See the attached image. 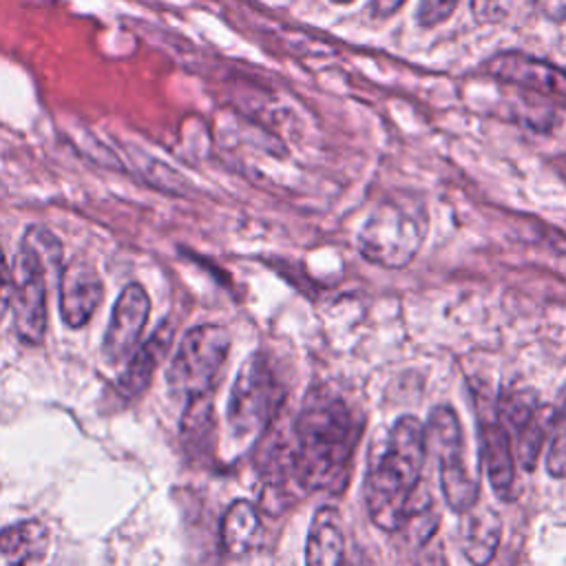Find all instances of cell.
I'll return each instance as SVG.
<instances>
[{"instance_id":"14","label":"cell","mask_w":566,"mask_h":566,"mask_svg":"<svg viewBox=\"0 0 566 566\" xmlns=\"http://www.w3.org/2000/svg\"><path fill=\"white\" fill-rule=\"evenodd\" d=\"M345 531L334 506H321L310 524L305 542V566H343Z\"/></svg>"},{"instance_id":"3","label":"cell","mask_w":566,"mask_h":566,"mask_svg":"<svg viewBox=\"0 0 566 566\" xmlns=\"http://www.w3.org/2000/svg\"><path fill=\"white\" fill-rule=\"evenodd\" d=\"M62 263L60 239L42 226H31L13 263L11 310L13 327L22 343L40 345L46 332V276Z\"/></svg>"},{"instance_id":"11","label":"cell","mask_w":566,"mask_h":566,"mask_svg":"<svg viewBox=\"0 0 566 566\" xmlns=\"http://www.w3.org/2000/svg\"><path fill=\"white\" fill-rule=\"evenodd\" d=\"M482 460L489 473L493 493L500 500H511L515 489V455L511 447V433L500 420L497 407L484 405L478 411Z\"/></svg>"},{"instance_id":"7","label":"cell","mask_w":566,"mask_h":566,"mask_svg":"<svg viewBox=\"0 0 566 566\" xmlns=\"http://www.w3.org/2000/svg\"><path fill=\"white\" fill-rule=\"evenodd\" d=\"M424 237L422 214L398 203H380L358 234L360 252L385 268H400L413 259Z\"/></svg>"},{"instance_id":"4","label":"cell","mask_w":566,"mask_h":566,"mask_svg":"<svg viewBox=\"0 0 566 566\" xmlns=\"http://www.w3.org/2000/svg\"><path fill=\"white\" fill-rule=\"evenodd\" d=\"M228 352L230 334L221 325L206 323L186 332L166 371L170 394L186 402L210 396Z\"/></svg>"},{"instance_id":"17","label":"cell","mask_w":566,"mask_h":566,"mask_svg":"<svg viewBox=\"0 0 566 566\" xmlns=\"http://www.w3.org/2000/svg\"><path fill=\"white\" fill-rule=\"evenodd\" d=\"M49 546V531L38 520H24L0 531V555L11 566H27L44 557Z\"/></svg>"},{"instance_id":"8","label":"cell","mask_w":566,"mask_h":566,"mask_svg":"<svg viewBox=\"0 0 566 566\" xmlns=\"http://www.w3.org/2000/svg\"><path fill=\"white\" fill-rule=\"evenodd\" d=\"M497 413L506 431H515V451L522 469L533 471L544 447L546 433L551 431L553 411L539 405L533 394L517 391L509 398H502Z\"/></svg>"},{"instance_id":"19","label":"cell","mask_w":566,"mask_h":566,"mask_svg":"<svg viewBox=\"0 0 566 566\" xmlns=\"http://www.w3.org/2000/svg\"><path fill=\"white\" fill-rule=\"evenodd\" d=\"M458 4H460V0H420L416 20L422 29L438 27L451 18V13L458 9Z\"/></svg>"},{"instance_id":"15","label":"cell","mask_w":566,"mask_h":566,"mask_svg":"<svg viewBox=\"0 0 566 566\" xmlns=\"http://www.w3.org/2000/svg\"><path fill=\"white\" fill-rule=\"evenodd\" d=\"M170 340H172V327L168 323H164L146 343H142L139 349L133 352L126 369L122 371V376L117 380V389H119L122 398L133 400L146 391L157 365L161 363V358L168 352Z\"/></svg>"},{"instance_id":"20","label":"cell","mask_w":566,"mask_h":566,"mask_svg":"<svg viewBox=\"0 0 566 566\" xmlns=\"http://www.w3.org/2000/svg\"><path fill=\"white\" fill-rule=\"evenodd\" d=\"M513 0H471V11L478 22H500L511 13Z\"/></svg>"},{"instance_id":"24","label":"cell","mask_w":566,"mask_h":566,"mask_svg":"<svg viewBox=\"0 0 566 566\" xmlns=\"http://www.w3.org/2000/svg\"><path fill=\"white\" fill-rule=\"evenodd\" d=\"M416 566H447L444 553L440 546H427L420 551V559Z\"/></svg>"},{"instance_id":"9","label":"cell","mask_w":566,"mask_h":566,"mask_svg":"<svg viewBox=\"0 0 566 566\" xmlns=\"http://www.w3.org/2000/svg\"><path fill=\"white\" fill-rule=\"evenodd\" d=\"M148 314L150 298L146 290L139 283L126 285L113 305L108 329L102 343V354L108 363L115 365L133 356L146 327Z\"/></svg>"},{"instance_id":"12","label":"cell","mask_w":566,"mask_h":566,"mask_svg":"<svg viewBox=\"0 0 566 566\" xmlns=\"http://www.w3.org/2000/svg\"><path fill=\"white\" fill-rule=\"evenodd\" d=\"M104 298V283L86 261L71 263L60 276V314L62 321L77 329L88 323Z\"/></svg>"},{"instance_id":"1","label":"cell","mask_w":566,"mask_h":566,"mask_svg":"<svg viewBox=\"0 0 566 566\" xmlns=\"http://www.w3.org/2000/svg\"><path fill=\"white\" fill-rule=\"evenodd\" d=\"M360 418L327 387L312 389L294 422L292 471L307 491H334L345 482L360 436Z\"/></svg>"},{"instance_id":"10","label":"cell","mask_w":566,"mask_h":566,"mask_svg":"<svg viewBox=\"0 0 566 566\" xmlns=\"http://www.w3.org/2000/svg\"><path fill=\"white\" fill-rule=\"evenodd\" d=\"M484 73L548 97H566V71L522 51H500L484 62Z\"/></svg>"},{"instance_id":"18","label":"cell","mask_w":566,"mask_h":566,"mask_svg":"<svg viewBox=\"0 0 566 566\" xmlns=\"http://www.w3.org/2000/svg\"><path fill=\"white\" fill-rule=\"evenodd\" d=\"M551 440L546 451V471L553 478H566V389L551 420Z\"/></svg>"},{"instance_id":"22","label":"cell","mask_w":566,"mask_h":566,"mask_svg":"<svg viewBox=\"0 0 566 566\" xmlns=\"http://www.w3.org/2000/svg\"><path fill=\"white\" fill-rule=\"evenodd\" d=\"M537 11L551 22H566V0H535Z\"/></svg>"},{"instance_id":"21","label":"cell","mask_w":566,"mask_h":566,"mask_svg":"<svg viewBox=\"0 0 566 566\" xmlns=\"http://www.w3.org/2000/svg\"><path fill=\"white\" fill-rule=\"evenodd\" d=\"M11 287H13V279H11V272L7 268L2 245H0V321L4 318V314L11 305Z\"/></svg>"},{"instance_id":"2","label":"cell","mask_w":566,"mask_h":566,"mask_svg":"<svg viewBox=\"0 0 566 566\" xmlns=\"http://www.w3.org/2000/svg\"><path fill=\"white\" fill-rule=\"evenodd\" d=\"M427 455L424 424L416 416H400L371 451L365 475V504L376 526L398 531L418 495Z\"/></svg>"},{"instance_id":"5","label":"cell","mask_w":566,"mask_h":566,"mask_svg":"<svg viewBox=\"0 0 566 566\" xmlns=\"http://www.w3.org/2000/svg\"><path fill=\"white\" fill-rule=\"evenodd\" d=\"M424 438L427 451H431L436 458L440 489L447 504L455 513L473 509L478 504L480 486L467 460V442L462 436L458 413L447 405L436 407L429 416V424L424 427Z\"/></svg>"},{"instance_id":"6","label":"cell","mask_w":566,"mask_h":566,"mask_svg":"<svg viewBox=\"0 0 566 566\" xmlns=\"http://www.w3.org/2000/svg\"><path fill=\"white\" fill-rule=\"evenodd\" d=\"M283 402V387L265 356L252 354L245 358L230 389L228 427L230 433L250 442L261 436Z\"/></svg>"},{"instance_id":"13","label":"cell","mask_w":566,"mask_h":566,"mask_svg":"<svg viewBox=\"0 0 566 566\" xmlns=\"http://www.w3.org/2000/svg\"><path fill=\"white\" fill-rule=\"evenodd\" d=\"M460 551L473 566H486L500 544L502 535V522L500 515L489 509L475 504L473 509L460 513Z\"/></svg>"},{"instance_id":"23","label":"cell","mask_w":566,"mask_h":566,"mask_svg":"<svg viewBox=\"0 0 566 566\" xmlns=\"http://www.w3.org/2000/svg\"><path fill=\"white\" fill-rule=\"evenodd\" d=\"M407 0H369V13L376 20H387L391 18L398 9L405 7Z\"/></svg>"},{"instance_id":"16","label":"cell","mask_w":566,"mask_h":566,"mask_svg":"<svg viewBox=\"0 0 566 566\" xmlns=\"http://www.w3.org/2000/svg\"><path fill=\"white\" fill-rule=\"evenodd\" d=\"M261 535L256 506L248 500H234L221 520V548L230 557H241L254 548Z\"/></svg>"},{"instance_id":"25","label":"cell","mask_w":566,"mask_h":566,"mask_svg":"<svg viewBox=\"0 0 566 566\" xmlns=\"http://www.w3.org/2000/svg\"><path fill=\"white\" fill-rule=\"evenodd\" d=\"M332 2H334V4H352L354 0H332Z\"/></svg>"}]
</instances>
